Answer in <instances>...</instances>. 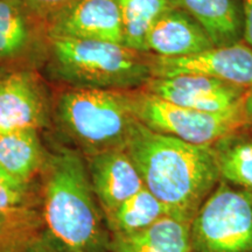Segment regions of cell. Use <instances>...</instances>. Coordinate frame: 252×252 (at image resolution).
I'll use <instances>...</instances> for the list:
<instances>
[{
	"label": "cell",
	"mask_w": 252,
	"mask_h": 252,
	"mask_svg": "<svg viewBox=\"0 0 252 252\" xmlns=\"http://www.w3.org/2000/svg\"><path fill=\"white\" fill-rule=\"evenodd\" d=\"M126 152L147 188L169 216L190 224L220 181L210 145H194L158 133L138 121Z\"/></svg>",
	"instance_id": "1"
},
{
	"label": "cell",
	"mask_w": 252,
	"mask_h": 252,
	"mask_svg": "<svg viewBox=\"0 0 252 252\" xmlns=\"http://www.w3.org/2000/svg\"><path fill=\"white\" fill-rule=\"evenodd\" d=\"M47 150L37 181L45 229L69 252H110L111 234L91 187L86 158L63 145Z\"/></svg>",
	"instance_id": "2"
},
{
	"label": "cell",
	"mask_w": 252,
	"mask_h": 252,
	"mask_svg": "<svg viewBox=\"0 0 252 252\" xmlns=\"http://www.w3.org/2000/svg\"><path fill=\"white\" fill-rule=\"evenodd\" d=\"M41 69L62 87L131 91L152 78V54L106 41L49 39Z\"/></svg>",
	"instance_id": "3"
},
{
	"label": "cell",
	"mask_w": 252,
	"mask_h": 252,
	"mask_svg": "<svg viewBox=\"0 0 252 252\" xmlns=\"http://www.w3.org/2000/svg\"><path fill=\"white\" fill-rule=\"evenodd\" d=\"M132 91L63 87L54 97L53 125L84 157L126 150L137 122Z\"/></svg>",
	"instance_id": "4"
},
{
	"label": "cell",
	"mask_w": 252,
	"mask_h": 252,
	"mask_svg": "<svg viewBox=\"0 0 252 252\" xmlns=\"http://www.w3.org/2000/svg\"><path fill=\"white\" fill-rule=\"evenodd\" d=\"M191 252H252V191L220 180L190 223Z\"/></svg>",
	"instance_id": "5"
},
{
	"label": "cell",
	"mask_w": 252,
	"mask_h": 252,
	"mask_svg": "<svg viewBox=\"0 0 252 252\" xmlns=\"http://www.w3.org/2000/svg\"><path fill=\"white\" fill-rule=\"evenodd\" d=\"M135 118L141 124L186 143L212 145L219 138L244 124L242 103L223 112L184 108L143 89L132 91Z\"/></svg>",
	"instance_id": "6"
},
{
	"label": "cell",
	"mask_w": 252,
	"mask_h": 252,
	"mask_svg": "<svg viewBox=\"0 0 252 252\" xmlns=\"http://www.w3.org/2000/svg\"><path fill=\"white\" fill-rule=\"evenodd\" d=\"M54 96L39 69L0 68V133L53 125Z\"/></svg>",
	"instance_id": "7"
},
{
	"label": "cell",
	"mask_w": 252,
	"mask_h": 252,
	"mask_svg": "<svg viewBox=\"0 0 252 252\" xmlns=\"http://www.w3.org/2000/svg\"><path fill=\"white\" fill-rule=\"evenodd\" d=\"M48 42L46 23L24 0H0V68L41 69Z\"/></svg>",
	"instance_id": "8"
},
{
	"label": "cell",
	"mask_w": 252,
	"mask_h": 252,
	"mask_svg": "<svg viewBox=\"0 0 252 252\" xmlns=\"http://www.w3.org/2000/svg\"><path fill=\"white\" fill-rule=\"evenodd\" d=\"M178 75H201L249 89L252 87V48L241 41L184 58L152 55V77Z\"/></svg>",
	"instance_id": "9"
},
{
	"label": "cell",
	"mask_w": 252,
	"mask_h": 252,
	"mask_svg": "<svg viewBox=\"0 0 252 252\" xmlns=\"http://www.w3.org/2000/svg\"><path fill=\"white\" fill-rule=\"evenodd\" d=\"M46 28L49 39L123 43L118 0H74L53 14Z\"/></svg>",
	"instance_id": "10"
},
{
	"label": "cell",
	"mask_w": 252,
	"mask_h": 252,
	"mask_svg": "<svg viewBox=\"0 0 252 252\" xmlns=\"http://www.w3.org/2000/svg\"><path fill=\"white\" fill-rule=\"evenodd\" d=\"M141 89L184 108L223 112L239 105L248 88L201 75L152 77Z\"/></svg>",
	"instance_id": "11"
},
{
	"label": "cell",
	"mask_w": 252,
	"mask_h": 252,
	"mask_svg": "<svg viewBox=\"0 0 252 252\" xmlns=\"http://www.w3.org/2000/svg\"><path fill=\"white\" fill-rule=\"evenodd\" d=\"M86 158L91 187L104 217L145 186L134 162L125 150H113Z\"/></svg>",
	"instance_id": "12"
},
{
	"label": "cell",
	"mask_w": 252,
	"mask_h": 252,
	"mask_svg": "<svg viewBox=\"0 0 252 252\" xmlns=\"http://www.w3.org/2000/svg\"><path fill=\"white\" fill-rule=\"evenodd\" d=\"M214 47L207 32L184 9L169 7L146 37V52L161 58H184Z\"/></svg>",
	"instance_id": "13"
},
{
	"label": "cell",
	"mask_w": 252,
	"mask_h": 252,
	"mask_svg": "<svg viewBox=\"0 0 252 252\" xmlns=\"http://www.w3.org/2000/svg\"><path fill=\"white\" fill-rule=\"evenodd\" d=\"M172 6L191 15L215 47L244 41V12L242 0H169Z\"/></svg>",
	"instance_id": "14"
},
{
	"label": "cell",
	"mask_w": 252,
	"mask_h": 252,
	"mask_svg": "<svg viewBox=\"0 0 252 252\" xmlns=\"http://www.w3.org/2000/svg\"><path fill=\"white\" fill-rule=\"evenodd\" d=\"M110 252H191L190 224L166 216L140 231L111 236Z\"/></svg>",
	"instance_id": "15"
},
{
	"label": "cell",
	"mask_w": 252,
	"mask_h": 252,
	"mask_svg": "<svg viewBox=\"0 0 252 252\" xmlns=\"http://www.w3.org/2000/svg\"><path fill=\"white\" fill-rule=\"evenodd\" d=\"M40 133L36 130L0 133V166L24 182L39 180L48 152Z\"/></svg>",
	"instance_id": "16"
},
{
	"label": "cell",
	"mask_w": 252,
	"mask_h": 252,
	"mask_svg": "<svg viewBox=\"0 0 252 252\" xmlns=\"http://www.w3.org/2000/svg\"><path fill=\"white\" fill-rule=\"evenodd\" d=\"M210 147L220 180L252 190V125L237 126Z\"/></svg>",
	"instance_id": "17"
},
{
	"label": "cell",
	"mask_w": 252,
	"mask_h": 252,
	"mask_svg": "<svg viewBox=\"0 0 252 252\" xmlns=\"http://www.w3.org/2000/svg\"><path fill=\"white\" fill-rule=\"evenodd\" d=\"M166 216H169V212L165 204L144 187L124 201L105 220L111 236H117L140 231Z\"/></svg>",
	"instance_id": "18"
},
{
	"label": "cell",
	"mask_w": 252,
	"mask_h": 252,
	"mask_svg": "<svg viewBox=\"0 0 252 252\" xmlns=\"http://www.w3.org/2000/svg\"><path fill=\"white\" fill-rule=\"evenodd\" d=\"M123 27V43L146 52L147 34L163 12L172 7L169 0H118Z\"/></svg>",
	"instance_id": "19"
},
{
	"label": "cell",
	"mask_w": 252,
	"mask_h": 252,
	"mask_svg": "<svg viewBox=\"0 0 252 252\" xmlns=\"http://www.w3.org/2000/svg\"><path fill=\"white\" fill-rule=\"evenodd\" d=\"M43 228L40 208L0 210V252L19 250Z\"/></svg>",
	"instance_id": "20"
},
{
	"label": "cell",
	"mask_w": 252,
	"mask_h": 252,
	"mask_svg": "<svg viewBox=\"0 0 252 252\" xmlns=\"http://www.w3.org/2000/svg\"><path fill=\"white\" fill-rule=\"evenodd\" d=\"M40 208L39 182H24L0 166V210L35 209Z\"/></svg>",
	"instance_id": "21"
},
{
	"label": "cell",
	"mask_w": 252,
	"mask_h": 252,
	"mask_svg": "<svg viewBox=\"0 0 252 252\" xmlns=\"http://www.w3.org/2000/svg\"><path fill=\"white\" fill-rule=\"evenodd\" d=\"M18 252H69L48 230L43 228Z\"/></svg>",
	"instance_id": "22"
},
{
	"label": "cell",
	"mask_w": 252,
	"mask_h": 252,
	"mask_svg": "<svg viewBox=\"0 0 252 252\" xmlns=\"http://www.w3.org/2000/svg\"><path fill=\"white\" fill-rule=\"evenodd\" d=\"M24 1L36 17L46 23L53 14L74 0H24Z\"/></svg>",
	"instance_id": "23"
},
{
	"label": "cell",
	"mask_w": 252,
	"mask_h": 252,
	"mask_svg": "<svg viewBox=\"0 0 252 252\" xmlns=\"http://www.w3.org/2000/svg\"><path fill=\"white\" fill-rule=\"evenodd\" d=\"M244 12V42L252 48V0H242Z\"/></svg>",
	"instance_id": "24"
},
{
	"label": "cell",
	"mask_w": 252,
	"mask_h": 252,
	"mask_svg": "<svg viewBox=\"0 0 252 252\" xmlns=\"http://www.w3.org/2000/svg\"><path fill=\"white\" fill-rule=\"evenodd\" d=\"M242 111H243L244 122L252 125V87L249 88L242 100Z\"/></svg>",
	"instance_id": "25"
},
{
	"label": "cell",
	"mask_w": 252,
	"mask_h": 252,
	"mask_svg": "<svg viewBox=\"0 0 252 252\" xmlns=\"http://www.w3.org/2000/svg\"><path fill=\"white\" fill-rule=\"evenodd\" d=\"M21 248H23V247H21ZM21 248H20V249H21ZM20 249H19V250H20ZM19 250H14V251H6V252H18Z\"/></svg>",
	"instance_id": "26"
},
{
	"label": "cell",
	"mask_w": 252,
	"mask_h": 252,
	"mask_svg": "<svg viewBox=\"0 0 252 252\" xmlns=\"http://www.w3.org/2000/svg\"><path fill=\"white\" fill-rule=\"evenodd\" d=\"M251 191H252V190H251Z\"/></svg>",
	"instance_id": "27"
}]
</instances>
